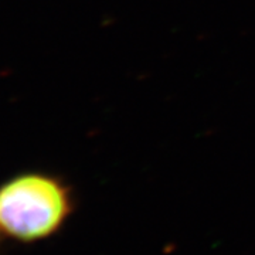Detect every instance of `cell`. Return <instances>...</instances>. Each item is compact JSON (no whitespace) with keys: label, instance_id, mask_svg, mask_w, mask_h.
<instances>
[{"label":"cell","instance_id":"6da1fadb","mask_svg":"<svg viewBox=\"0 0 255 255\" xmlns=\"http://www.w3.org/2000/svg\"><path fill=\"white\" fill-rule=\"evenodd\" d=\"M75 210L70 184L47 172H20L0 183V237L37 244L58 234Z\"/></svg>","mask_w":255,"mask_h":255},{"label":"cell","instance_id":"7a4b0ae2","mask_svg":"<svg viewBox=\"0 0 255 255\" xmlns=\"http://www.w3.org/2000/svg\"><path fill=\"white\" fill-rule=\"evenodd\" d=\"M0 240H1V237H0Z\"/></svg>","mask_w":255,"mask_h":255}]
</instances>
